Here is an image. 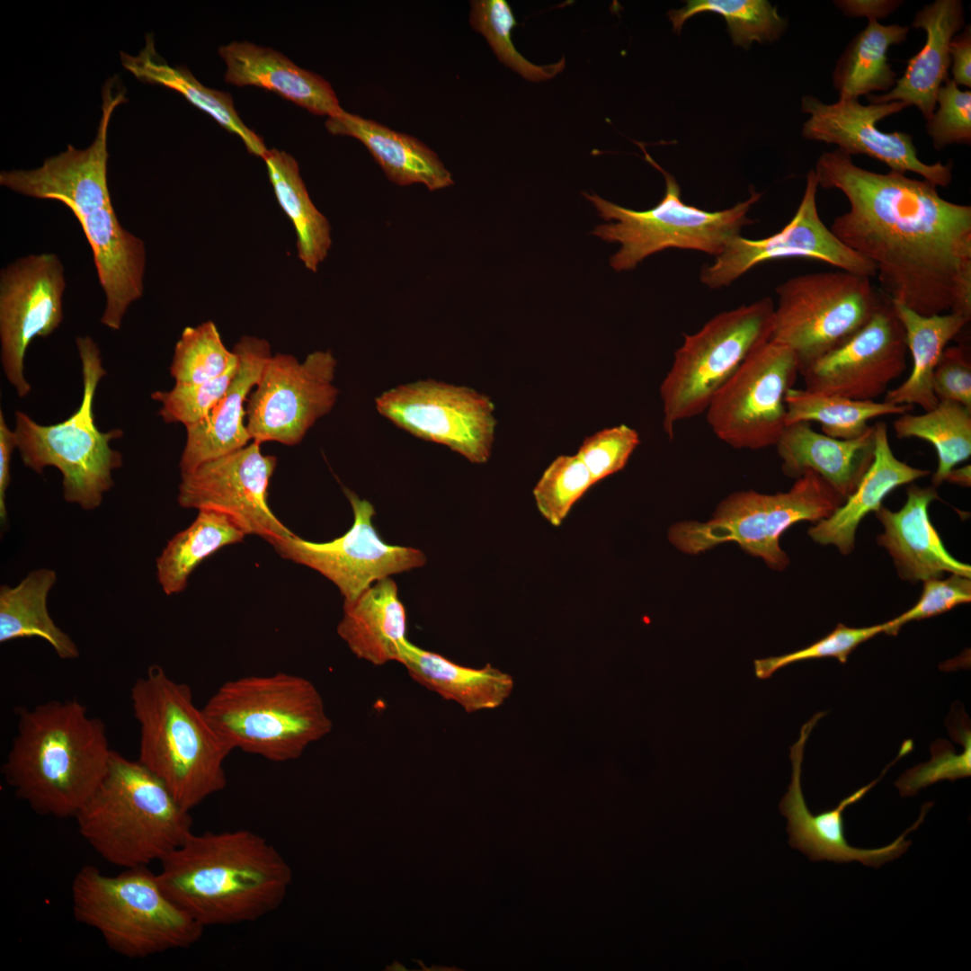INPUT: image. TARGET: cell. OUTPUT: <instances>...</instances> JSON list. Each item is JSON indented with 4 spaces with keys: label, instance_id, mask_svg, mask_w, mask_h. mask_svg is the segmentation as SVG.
<instances>
[{
    "label": "cell",
    "instance_id": "6da1fadb",
    "mask_svg": "<svg viewBox=\"0 0 971 971\" xmlns=\"http://www.w3.org/2000/svg\"><path fill=\"white\" fill-rule=\"evenodd\" d=\"M814 171L818 186L849 201L830 229L875 266L886 295L922 316L971 319L969 205L943 199L928 181L860 167L838 148Z\"/></svg>",
    "mask_w": 971,
    "mask_h": 971
},
{
    "label": "cell",
    "instance_id": "7a4b0ae2",
    "mask_svg": "<svg viewBox=\"0 0 971 971\" xmlns=\"http://www.w3.org/2000/svg\"><path fill=\"white\" fill-rule=\"evenodd\" d=\"M112 90L111 85L102 89V117L88 147L68 145L40 167L2 171L0 184L29 197L58 200L72 211L92 249L105 296L100 321L117 331L129 306L143 295L147 254L143 240L121 226L108 187L109 123L114 109L126 102L124 91Z\"/></svg>",
    "mask_w": 971,
    "mask_h": 971
},
{
    "label": "cell",
    "instance_id": "3957f363",
    "mask_svg": "<svg viewBox=\"0 0 971 971\" xmlns=\"http://www.w3.org/2000/svg\"><path fill=\"white\" fill-rule=\"evenodd\" d=\"M159 863L156 877L165 893L204 928L272 913L293 881L278 849L247 829L192 832Z\"/></svg>",
    "mask_w": 971,
    "mask_h": 971
},
{
    "label": "cell",
    "instance_id": "277c9868",
    "mask_svg": "<svg viewBox=\"0 0 971 971\" xmlns=\"http://www.w3.org/2000/svg\"><path fill=\"white\" fill-rule=\"evenodd\" d=\"M16 715L5 782L37 814L75 818L109 768L104 723L76 699L19 707Z\"/></svg>",
    "mask_w": 971,
    "mask_h": 971
},
{
    "label": "cell",
    "instance_id": "5b68a950",
    "mask_svg": "<svg viewBox=\"0 0 971 971\" xmlns=\"http://www.w3.org/2000/svg\"><path fill=\"white\" fill-rule=\"evenodd\" d=\"M130 699L139 726L138 760L191 811L227 785L232 752L215 731L187 684L159 665L136 680Z\"/></svg>",
    "mask_w": 971,
    "mask_h": 971
},
{
    "label": "cell",
    "instance_id": "8992f818",
    "mask_svg": "<svg viewBox=\"0 0 971 971\" xmlns=\"http://www.w3.org/2000/svg\"><path fill=\"white\" fill-rule=\"evenodd\" d=\"M191 811L138 760L112 751L108 771L75 819L105 861L123 869L160 861L193 832Z\"/></svg>",
    "mask_w": 971,
    "mask_h": 971
},
{
    "label": "cell",
    "instance_id": "52a82bcc",
    "mask_svg": "<svg viewBox=\"0 0 971 971\" xmlns=\"http://www.w3.org/2000/svg\"><path fill=\"white\" fill-rule=\"evenodd\" d=\"M202 710L231 751L274 762L298 759L333 727L316 687L281 672L227 681Z\"/></svg>",
    "mask_w": 971,
    "mask_h": 971
},
{
    "label": "cell",
    "instance_id": "ba28073f",
    "mask_svg": "<svg viewBox=\"0 0 971 971\" xmlns=\"http://www.w3.org/2000/svg\"><path fill=\"white\" fill-rule=\"evenodd\" d=\"M71 899L74 918L128 958L190 948L205 929L165 893L147 866L109 876L85 865L72 880Z\"/></svg>",
    "mask_w": 971,
    "mask_h": 971
},
{
    "label": "cell",
    "instance_id": "9c48e42d",
    "mask_svg": "<svg viewBox=\"0 0 971 971\" xmlns=\"http://www.w3.org/2000/svg\"><path fill=\"white\" fill-rule=\"evenodd\" d=\"M76 344L83 380L82 400L76 411L60 423L46 425L17 410L13 431L23 465L38 474L46 467L58 468L65 500L92 511L101 505L104 494L113 486V471L122 464L120 452L110 443L123 432H102L97 427L94 400L106 370L92 337L78 336Z\"/></svg>",
    "mask_w": 971,
    "mask_h": 971
},
{
    "label": "cell",
    "instance_id": "30bf717a",
    "mask_svg": "<svg viewBox=\"0 0 971 971\" xmlns=\"http://www.w3.org/2000/svg\"><path fill=\"white\" fill-rule=\"evenodd\" d=\"M646 160L664 176L665 192L661 200L646 210L624 208L596 193L583 192L599 216L610 223L599 225L592 234L609 243L620 244L610 257L616 272L634 269L646 257L671 248L693 250L716 257L742 229L754 222L747 214L762 194L751 191L750 197L731 208L708 211L682 201L675 178L662 168L637 142Z\"/></svg>",
    "mask_w": 971,
    "mask_h": 971
},
{
    "label": "cell",
    "instance_id": "8fae6325",
    "mask_svg": "<svg viewBox=\"0 0 971 971\" xmlns=\"http://www.w3.org/2000/svg\"><path fill=\"white\" fill-rule=\"evenodd\" d=\"M843 502L819 475L808 470L785 493L764 494L749 490L730 494L709 521L678 523L671 528L669 539L688 554L736 542L771 568L782 570L788 565L779 546L783 532L796 522H817L829 517Z\"/></svg>",
    "mask_w": 971,
    "mask_h": 971
},
{
    "label": "cell",
    "instance_id": "7c38bea8",
    "mask_svg": "<svg viewBox=\"0 0 971 971\" xmlns=\"http://www.w3.org/2000/svg\"><path fill=\"white\" fill-rule=\"evenodd\" d=\"M775 304L769 297L718 313L699 331L684 334L663 379V428L705 413L712 398L744 361L771 340Z\"/></svg>",
    "mask_w": 971,
    "mask_h": 971
},
{
    "label": "cell",
    "instance_id": "4fadbf2b",
    "mask_svg": "<svg viewBox=\"0 0 971 971\" xmlns=\"http://www.w3.org/2000/svg\"><path fill=\"white\" fill-rule=\"evenodd\" d=\"M776 294L771 341L793 352L799 373L852 338L885 295L870 278L842 270L792 277Z\"/></svg>",
    "mask_w": 971,
    "mask_h": 971
},
{
    "label": "cell",
    "instance_id": "5bb4252c",
    "mask_svg": "<svg viewBox=\"0 0 971 971\" xmlns=\"http://www.w3.org/2000/svg\"><path fill=\"white\" fill-rule=\"evenodd\" d=\"M798 373L789 348L771 340L764 343L709 403L705 413L712 432L735 449L775 446L787 426L785 396Z\"/></svg>",
    "mask_w": 971,
    "mask_h": 971
},
{
    "label": "cell",
    "instance_id": "9a60e30c",
    "mask_svg": "<svg viewBox=\"0 0 971 971\" xmlns=\"http://www.w3.org/2000/svg\"><path fill=\"white\" fill-rule=\"evenodd\" d=\"M336 364L331 351L313 352L302 362L290 354L272 355L246 401L251 441L300 443L336 402Z\"/></svg>",
    "mask_w": 971,
    "mask_h": 971
},
{
    "label": "cell",
    "instance_id": "2e32d148",
    "mask_svg": "<svg viewBox=\"0 0 971 971\" xmlns=\"http://www.w3.org/2000/svg\"><path fill=\"white\" fill-rule=\"evenodd\" d=\"M375 405L381 415L417 438L445 445L475 464L490 459L494 405L473 388L420 380L387 390Z\"/></svg>",
    "mask_w": 971,
    "mask_h": 971
},
{
    "label": "cell",
    "instance_id": "e0dca14e",
    "mask_svg": "<svg viewBox=\"0 0 971 971\" xmlns=\"http://www.w3.org/2000/svg\"><path fill=\"white\" fill-rule=\"evenodd\" d=\"M251 441L236 451L181 473L180 506L225 515L245 535H256L272 546L293 535L268 503V487L277 459Z\"/></svg>",
    "mask_w": 971,
    "mask_h": 971
},
{
    "label": "cell",
    "instance_id": "ac0fdd59",
    "mask_svg": "<svg viewBox=\"0 0 971 971\" xmlns=\"http://www.w3.org/2000/svg\"><path fill=\"white\" fill-rule=\"evenodd\" d=\"M343 492L353 512V523L343 535L314 542L293 534L272 547L283 558L331 581L343 595V604H349L376 582L423 566L426 557L417 548L386 543L372 521L374 506L350 489Z\"/></svg>",
    "mask_w": 971,
    "mask_h": 971
},
{
    "label": "cell",
    "instance_id": "d6986e66",
    "mask_svg": "<svg viewBox=\"0 0 971 971\" xmlns=\"http://www.w3.org/2000/svg\"><path fill=\"white\" fill-rule=\"evenodd\" d=\"M65 288L64 266L55 254L23 256L0 272V360L19 397L31 388L24 374L27 349L61 324Z\"/></svg>",
    "mask_w": 971,
    "mask_h": 971
},
{
    "label": "cell",
    "instance_id": "ffe728a7",
    "mask_svg": "<svg viewBox=\"0 0 971 971\" xmlns=\"http://www.w3.org/2000/svg\"><path fill=\"white\" fill-rule=\"evenodd\" d=\"M817 179L814 169L806 175L802 200L790 221L779 232L762 239L737 236L714 261L702 267L699 280L710 289L729 286L753 267L784 258L818 260L838 270L876 276L875 266L845 245L821 219L817 205Z\"/></svg>",
    "mask_w": 971,
    "mask_h": 971
},
{
    "label": "cell",
    "instance_id": "44dd1931",
    "mask_svg": "<svg viewBox=\"0 0 971 971\" xmlns=\"http://www.w3.org/2000/svg\"><path fill=\"white\" fill-rule=\"evenodd\" d=\"M906 107L902 102L863 105L854 98L824 103L806 95L802 98L801 109L810 117L803 125L802 135L809 140L834 144L850 156L865 155L875 158L890 171L913 173L937 187L949 186L952 181L951 161L946 165L940 161L926 164L918 157L911 134L877 129L879 120Z\"/></svg>",
    "mask_w": 971,
    "mask_h": 971
},
{
    "label": "cell",
    "instance_id": "7402d4cb",
    "mask_svg": "<svg viewBox=\"0 0 971 971\" xmlns=\"http://www.w3.org/2000/svg\"><path fill=\"white\" fill-rule=\"evenodd\" d=\"M904 328L891 298L847 343L822 356L800 374L805 388L857 400H874L906 369Z\"/></svg>",
    "mask_w": 971,
    "mask_h": 971
},
{
    "label": "cell",
    "instance_id": "603a6c76",
    "mask_svg": "<svg viewBox=\"0 0 971 971\" xmlns=\"http://www.w3.org/2000/svg\"><path fill=\"white\" fill-rule=\"evenodd\" d=\"M824 715L825 712H818L805 723L801 727L798 740L790 747L791 782L788 792L779 803V810L788 819L787 831L789 835V845L805 853L812 861L829 860L837 863L859 861L865 866L878 868L899 858L908 850L912 842L906 841L905 836L919 827L933 804L925 803L921 809L918 820L888 845L877 849H860L849 844L844 834L843 811L861 799L900 757L897 755L885 768L879 778L843 798L833 809L813 815L806 804L802 792V762L809 735Z\"/></svg>",
    "mask_w": 971,
    "mask_h": 971
},
{
    "label": "cell",
    "instance_id": "cb8c5ba5",
    "mask_svg": "<svg viewBox=\"0 0 971 971\" xmlns=\"http://www.w3.org/2000/svg\"><path fill=\"white\" fill-rule=\"evenodd\" d=\"M233 351L237 370L224 396L209 414L186 428V441L180 459L181 473L244 448L251 441L246 428V401L272 356L269 343L243 336Z\"/></svg>",
    "mask_w": 971,
    "mask_h": 971
},
{
    "label": "cell",
    "instance_id": "d4e9b609",
    "mask_svg": "<svg viewBox=\"0 0 971 971\" xmlns=\"http://www.w3.org/2000/svg\"><path fill=\"white\" fill-rule=\"evenodd\" d=\"M906 495L900 510L882 505L875 512L884 527L877 543L892 557L898 575L911 583L941 578L944 573L970 578L971 566L948 552L930 520L929 505L939 499L936 487L911 485Z\"/></svg>",
    "mask_w": 971,
    "mask_h": 971
},
{
    "label": "cell",
    "instance_id": "484cf974",
    "mask_svg": "<svg viewBox=\"0 0 971 971\" xmlns=\"http://www.w3.org/2000/svg\"><path fill=\"white\" fill-rule=\"evenodd\" d=\"M963 25L959 0H937L919 10L913 27L925 31L923 47L908 60L904 75L888 92L868 96L870 103L902 102L918 108L928 120L934 112L938 91L949 79L950 41Z\"/></svg>",
    "mask_w": 971,
    "mask_h": 971
},
{
    "label": "cell",
    "instance_id": "4316f807",
    "mask_svg": "<svg viewBox=\"0 0 971 971\" xmlns=\"http://www.w3.org/2000/svg\"><path fill=\"white\" fill-rule=\"evenodd\" d=\"M775 447L786 476L798 478L812 470L845 500L873 462L875 428L869 426L855 439L841 440L799 422L786 426Z\"/></svg>",
    "mask_w": 971,
    "mask_h": 971
},
{
    "label": "cell",
    "instance_id": "83f0119b",
    "mask_svg": "<svg viewBox=\"0 0 971 971\" xmlns=\"http://www.w3.org/2000/svg\"><path fill=\"white\" fill-rule=\"evenodd\" d=\"M218 52L227 65L225 79L229 84L273 91L315 114L334 117L343 111L326 80L274 49L233 41Z\"/></svg>",
    "mask_w": 971,
    "mask_h": 971
},
{
    "label": "cell",
    "instance_id": "f1b7e54d",
    "mask_svg": "<svg viewBox=\"0 0 971 971\" xmlns=\"http://www.w3.org/2000/svg\"><path fill=\"white\" fill-rule=\"evenodd\" d=\"M875 428V455L855 490L827 518L808 530V535L821 545H833L842 555L854 548L855 534L861 521L877 512L883 500L896 487L926 477L929 470L912 467L898 459L890 447L887 427L878 422Z\"/></svg>",
    "mask_w": 971,
    "mask_h": 971
},
{
    "label": "cell",
    "instance_id": "f546056e",
    "mask_svg": "<svg viewBox=\"0 0 971 971\" xmlns=\"http://www.w3.org/2000/svg\"><path fill=\"white\" fill-rule=\"evenodd\" d=\"M325 127L332 134L359 139L387 177L398 185L423 183L430 191H435L454 183L451 174L438 156L412 136L345 111L328 117Z\"/></svg>",
    "mask_w": 971,
    "mask_h": 971
},
{
    "label": "cell",
    "instance_id": "4dcf8cb0",
    "mask_svg": "<svg viewBox=\"0 0 971 971\" xmlns=\"http://www.w3.org/2000/svg\"><path fill=\"white\" fill-rule=\"evenodd\" d=\"M337 633L359 659L374 665L398 662L407 641L406 613L394 580H379L343 604Z\"/></svg>",
    "mask_w": 971,
    "mask_h": 971
},
{
    "label": "cell",
    "instance_id": "1f68e13d",
    "mask_svg": "<svg viewBox=\"0 0 971 971\" xmlns=\"http://www.w3.org/2000/svg\"><path fill=\"white\" fill-rule=\"evenodd\" d=\"M398 662L414 681L468 713L500 707L513 689L512 677L489 664L478 669L463 666L408 640Z\"/></svg>",
    "mask_w": 971,
    "mask_h": 971
},
{
    "label": "cell",
    "instance_id": "d6a6232c",
    "mask_svg": "<svg viewBox=\"0 0 971 971\" xmlns=\"http://www.w3.org/2000/svg\"><path fill=\"white\" fill-rule=\"evenodd\" d=\"M892 302L905 331L913 367L902 384L886 392L884 401L894 405H918L929 411L939 403L932 388L934 370L949 342L970 320L957 313L922 316L899 302Z\"/></svg>",
    "mask_w": 971,
    "mask_h": 971
},
{
    "label": "cell",
    "instance_id": "836d02e7",
    "mask_svg": "<svg viewBox=\"0 0 971 971\" xmlns=\"http://www.w3.org/2000/svg\"><path fill=\"white\" fill-rule=\"evenodd\" d=\"M120 61L123 67L138 79L166 86L183 94L226 129L238 135L249 153L262 158L267 153L263 138L241 120L231 95L204 86L186 67L169 66L157 55L152 34L146 36L145 47L138 55L131 56L121 51Z\"/></svg>",
    "mask_w": 971,
    "mask_h": 971
},
{
    "label": "cell",
    "instance_id": "e575fe53",
    "mask_svg": "<svg viewBox=\"0 0 971 971\" xmlns=\"http://www.w3.org/2000/svg\"><path fill=\"white\" fill-rule=\"evenodd\" d=\"M56 581L54 570L40 568L31 572L14 587L1 586V643L40 637L62 659H75L79 655L76 643L55 624L48 611V594Z\"/></svg>",
    "mask_w": 971,
    "mask_h": 971
},
{
    "label": "cell",
    "instance_id": "d590c367",
    "mask_svg": "<svg viewBox=\"0 0 971 971\" xmlns=\"http://www.w3.org/2000/svg\"><path fill=\"white\" fill-rule=\"evenodd\" d=\"M263 159L277 200L294 226L298 256L307 270L316 272L332 245L329 221L312 202L290 155L272 148Z\"/></svg>",
    "mask_w": 971,
    "mask_h": 971
},
{
    "label": "cell",
    "instance_id": "8d00e7d4",
    "mask_svg": "<svg viewBox=\"0 0 971 971\" xmlns=\"http://www.w3.org/2000/svg\"><path fill=\"white\" fill-rule=\"evenodd\" d=\"M868 21L847 45L833 72L840 98L859 99L874 91H889L895 84L896 73L888 62L887 52L892 45L906 39L910 27Z\"/></svg>",
    "mask_w": 971,
    "mask_h": 971
},
{
    "label": "cell",
    "instance_id": "74e56055",
    "mask_svg": "<svg viewBox=\"0 0 971 971\" xmlns=\"http://www.w3.org/2000/svg\"><path fill=\"white\" fill-rule=\"evenodd\" d=\"M198 512L192 523L176 533L156 558V577L166 595L184 591L190 575L203 560L245 537L225 515Z\"/></svg>",
    "mask_w": 971,
    "mask_h": 971
},
{
    "label": "cell",
    "instance_id": "f35d334b",
    "mask_svg": "<svg viewBox=\"0 0 971 971\" xmlns=\"http://www.w3.org/2000/svg\"><path fill=\"white\" fill-rule=\"evenodd\" d=\"M786 424L816 422L824 434L841 440L863 434L876 417L909 413L911 405L857 400L836 395L791 388L785 396Z\"/></svg>",
    "mask_w": 971,
    "mask_h": 971
},
{
    "label": "cell",
    "instance_id": "ab89813d",
    "mask_svg": "<svg viewBox=\"0 0 971 971\" xmlns=\"http://www.w3.org/2000/svg\"><path fill=\"white\" fill-rule=\"evenodd\" d=\"M893 428L898 439L917 438L934 447L938 467L931 482L935 487L971 455V409L957 402L939 401L934 408L923 414H900Z\"/></svg>",
    "mask_w": 971,
    "mask_h": 971
},
{
    "label": "cell",
    "instance_id": "60d3db41",
    "mask_svg": "<svg viewBox=\"0 0 971 971\" xmlns=\"http://www.w3.org/2000/svg\"><path fill=\"white\" fill-rule=\"evenodd\" d=\"M705 12L723 16L733 42L744 48L753 41H773L786 28V21L766 0H689L668 15L673 30L679 32L689 18Z\"/></svg>",
    "mask_w": 971,
    "mask_h": 971
},
{
    "label": "cell",
    "instance_id": "b9f144b4",
    "mask_svg": "<svg viewBox=\"0 0 971 971\" xmlns=\"http://www.w3.org/2000/svg\"><path fill=\"white\" fill-rule=\"evenodd\" d=\"M236 361L237 355L226 348L216 325L207 321L183 330L169 371L175 384L200 383L224 374Z\"/></svg>",
    "mask_w": 971,
    "mask_h": 971
},
{
    "label": "cell",
    "instance_id": "7bdbcfd3",
    "mask_svg": "<svg viewBox=\"0 0 971 971\" xmlns=\"http://www.w3.org/2000/svg\"><path fill=\"white\" fill-rule=\"evenodd\" d=\"M470 23L485 36L501 62L528 80L550 79L565 67L564 58L555 64L538 66L517 50L512 40V31L517 22L505 0L472 1Z\"/></svg>",
    "mask_w": 971,
    "mask_h": 971
},
{
    "label": "cell",
    "instance_id": "ee69618b",
    "mask_svg": "<svg viewBox=\"0 0 971 971\" xmlns=\"http://www.w3.org/2000/svg\"><path fill=\"white\" fill-rule=\"evenodd\" d=\"M596 484L577 454L560 455L533 488L536 506L551 525L559 526L573 505Z\"/></svg>",
    "mask_w": 971,
    "mask_h": 971
},
{
    "label": "cell",
    "instance_id": "f6af8a7d",
    "mask_svg": "<svg viewBox=\"0 0 971 971\" xmlns=\"http://www.w3.org/2000/svg\"><path fill=\"white\" fill-rule=\"evenodd\" d=\"M237 365L238 358L224 374L215 379L193 384H175L170 390L153 392L151 397L160 405L161 418L166 423H181L185 427L205 419L224 396Z\"/></svg>",
    "mask_w": 971,
    "mask_h": 971
},
{
    "label": "cell",
    "instance_id": "bcb514c9",
    "mask_svg": "<svg viewBox=\"0 0 971 971\" xmlns=\"http://www.w3.org/2000/svg\"><path fill=\"white\" fill-rule=\"evenodd\" d=\"M952 737L962 744L963 752L957 753L953 746L944 740L933 743L931 747V759L908 770L895 781L901 796H914L921 788L940 780L954 781L970 776V729L954 728Z\"/></svg>",
    "mask_w": 971,
    "mask_h": 971
},
{
    "label": "cell",
    "instance_id": "7dc6e473",
    "mask_svg": "<svg viewBox=\"0 0 971 971\" xmlns=\"http://www.w3.org/2000/svg\"><path fill=\"white\" fill-rule=\"evenodd\" d=\"M887 622L864 628H851L842 623L824 637L795 652L754 661V673L759 679H768L779 669L791 664L825 657L836 658L845 664L851 653L863 642L885 633Z\"/></svg>",
    "mask_w": 971,
    "mask_h": 971
},
{
    "label": "cell",
    "instance_id": "c3c4849f",
    "mask_svg": "<svg viewBox=\"0 0 971 971\" xmlns=\"http://www.w3.org/2000/svg\"><path fill=\"white\" fill-rule=\"evenodd\" d=\"M639 443L635 429L619 424L585 438L576 454L597 483L621 470Z\"/></svg>",
    "mask_w": 971,
    "mask_h": 971
},
{
    "label": "cell",
    "instance_id": "681fc988",
    "mask_svg": "<svg viewBox=\"0 0 971 971\" xmlns=\"http://www.w3.org/2000/svg\"><path fill=\"white\" fill-rule=\"evenodd\" d=\"M939 107L927 120L926 130L933 147L942 149L951 144L971 142V92L962 91L951 79L940 87L936 104Z\"/></svg>",
    "mask_w": 971,
    "mask_h": 971
},
{
    "label": "cell",
    "instance_id": "f907efd6",
    "mask_svg": "<svg viewBox=\"0 0 971 971\" xmlns=\"http://www.w3.org/2000/svg\"><path fill=\"white\" fill-rule=\"evenodd\" d=\"M971 601L969 577L951 574L946 579L931 578L923 581V589L918 601L908 610L886 621V635L895 636L902 626L947 612L958 605Z\"/></svg>",
    "mask_w": 971,
    "mask_h": 971
},
{
    "label": "cell",
    "instance_id": "816d5d0a",
    "mask_svg": "<svg viewBox=\"0 0 971 971\" xmlns=\"http://www.w3.org/2000/svg\"><path fill=\"white\" fill-rule=\"evenodd\" d=\"M932 388L939 401H953L971 409V358L967 346L945 348L933 372Z\"/></svg>",
    "mask_w": 971,
    "mask_h": 971
},
{
    "label": "cell",
    "instance_id": "f5cc1de1",
    "mask_svg": "<svg viewBox=\"0 0 971 971\" xmlns=\"http://www.w3.org/2000/svg\"><path fill=\"white\" fill-rule=\"evenodd\" d=\"M950 68L958 85L971 86V30L967 25L961 34L955 35L949 44Z\"/></svg>",
    "mask_w": 971,
    "mask_h": 971
},
{
    "label": "cell",
    "instance_id": "db71d44e",
    "mask_svg": "<svg viewBox=\"0 0 971 971\" xmlns=\"http://www.w3.org/2000/svg\"><path fill=\"white\" fill-rule=\"evenodd\" d=\"M16 448L14 431L8 427L4 413L0 410V519L4 524L7 519L5 494L11 481L12 455Z\"/></svg>",
    "mask_w": 971,
    "mask_h": 971
},
{
    "label": "cell",
    "instance_id": "11a10c76",
    "mask_svg": "<svg viewBox=\"0 0 971 971\" xmlns=\"http://www.w3.org/2000/svg\"><path fill=\"white\" fill-rule=\"evenodd\" d=\"M835 5L847 16L866 17L868 20L884 19L901 4L897 0H839Z\"/></svg>",
    "mask_w": 971,
    "mask_h": 971
},
{
    "label": "cell",
    "instance_id": "9f6ffc18",
    "mask_svg": "<svg viewBox=\"0 0 971 971\" xmlns=\"http://www.w3.org/2000/svg\"><path fill=\"white\" fill-rule=\"evenodd\" d=\"M945 481L957 484L962 486L969 487L971 484V467L970 465L961 468H954L948 474Z\"/></svg>",
    "mask_w": 971,
    "mask_h": 971
}]
</instances>
